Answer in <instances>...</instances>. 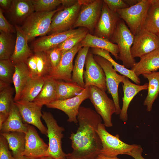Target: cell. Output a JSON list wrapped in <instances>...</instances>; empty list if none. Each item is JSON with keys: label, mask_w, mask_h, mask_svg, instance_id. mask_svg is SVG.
<instances>
[{"label": "cell", "mask_w": 159, "mask_h": 159, "mask_svg": "<svg viewBox=\"0 0 159 159\" xmlns=\"http://www.w3.org/2000/svg\"><path fill=\"white\" fill-rule=\"evenodd\" d=\"M159 38V33L157 34Z\"/></svg>", "instance_id": "obj_52"}, {"label": "cell", "mask_w": 159, "mask_h": 159, "mask_svg": "<svg viewBox=\"0 0 159 159\" xmlns=\"http://www.w3.org/2000/svg\"><path fill=\"white\" fill-rule=\"evenodd\" d=\"M24 122L37 127L43 134L47 135V128L43 124L41 118L42 106L34 102L19 100L14 102Z\"/></svg>", "instance_id": "obj_15"}, {"label": "cell", "mask_w": 159, "mask_h": 159, "mask_svg": "<svg viewBox=\"0 0 159 159\" xmlns=\"http://www.w3.org/2000/svg\"><path fill=\"white\" fill-rule=\"evenodd\" d=\"M85 66L86 69L83 76L85 81V88L93 86L106 91L107 89L104 72L95 61L91 51H89L87 54Z\"/></svg>", "instance_id": "obj_16"}, {"label": "cell", "mask_w": 159, "mask_h": 159, "mask_svg": "<svg viewBox=\"0 0 159 159\" xmlns=\"http://www.w3.org/2000/svg\"><path fill=\"white\" fill-rule=\"evenodd\" d=\"M103 1L109 9L115 12H117L119 10L129 7L124 0H104Z\"/></svg>", "instance_id": "obj_42"}, {"label": "cell", "mask_w": 159, "mask_h": 159, "mask_svg": "<svg viewBox=\"0 0 159 159\" xmlns=\"http://www.w3.org/2000/svg\"><path fill=\"white\" fill-rule=\"evenodd\" d=\"M84 88L72 82H64L57 81L56 100H64L75 97Z\"/></svg>", "instance_id": "obj_33"}, {"label": "cell", "mask_w": 159, "mask_h": 159, "mask_svg": "<svg viewBox=\"0 0 159 159\" xmlns=\"http://www.w3.org/2000/svg\"><path fill=\"white\" fill-rule=\"evenodd\" d=\"M39 159H56L54 158H52L48 157V156H45L44 157H43Z\"/></svg>", "instance_id": "obj_51"}, {"label": "cell", "mask_w": 159, "mask_h": 159, "mask_svg": "<svg viewBox=\"0 0 159 159\" xmlns=\"http://www.w3.org/2000/svg\"><path fill=\"white\" fill-rule=\"evenodd\" d=\"M97 132L102 144L100 154L105 156L115 157L120 154L127 155L136 145L124 142L120 139L117 134L115 136L111 135L107 131L103 123L99 124Z\"/></svg>", "instance_id": "obj_6"}, {"label": "cell", "mask_w": 159, "mask_h": 159, "mask_svg": "<svg viewBox=\"0 0 159 159\" xmlns=\"http://www.w3.org/2000/svg\"><path fill=\"white\" fill-rule=\"evenodd\" d=\"M158 48L159 38L157 35L142 29L134 35L131 54L134 58H140Z\"/></svg>", "instance_id": "obj_13"}, {"label": "cell", "mask_w": 159, "mask_h": 159, "mask_svg": "<svg viewBox=\"0 0 159 159\" xmlns=\"http://www.w3.org/2000/svg\"><path fill=\"white\" fill-rule=\"evenodd\" d=\"M77 119L79 126L75 133L72 132V151L66 154L67 159H95L100 154L101 139L97 131L102 118L91 108L80 106Z\"/></svg>", "instance_id": "obj_1"}, {"label": "cell", "mask_w": 159, "mask_h": 159, "mask_svg": "<svg viewBox=\"0 0 159 159\" xmlns=\"http://www.w3.org/2000/svg\"><path fill=\"white\" fill-rule=\"evenodd\" d=\"M61 4L64 7H68L72 6L77 1L76 0H60Z\"/></svg>", "instance_id": "obj_47"}, {"label": "cell", "mask_w": 159, "mask_h": 159, "mask_svg": "<svg viewBox=\"0 0 159 159\" xmlns=\"http://www.w3.org/2000/svg\"><path fill=\"white\" fill-rule=\"evenodd\" d=\"M57 82L51 77L46 78L41 90L33 102L43 106L56 100Z\"/></svg>", "instance_id": "obj_26"}, {"label": "cell", "mask_w": 159, "mask_h": 159, "mask_svg": "<svg viewBox=\"0 0 159 159\" xmlns=\"http://www.w3.org/2000/svg\"><path fill=\"white\" fill-rule=\"evenodd\" d=\"M15 71L13 77L15 92L14 101L19 100L22 91L29 80L32 78L28 67L25 62L14 65Z\"/></svg>", "instance_id": "obj_25"}, {"label": "cell", "mask_w": 159, "mask_h": 159, "mask_svg": "<svg viewBox=\"0 0 159 159\" xmlns=\"http://www.w3.org/2000/svg\"><path fill=\"white\" fill-rule=\"evenodd\" d=\"M14 27L16 35V43L13 53L10 59L14 65L25 63L27 59L34 54L28 45V40L21 27L17 24H15Z\"/></svg>", "instance_id": "obj_19"}, {"label": "cell", "mask_w": 159, "mask_h": 159, "mask_svg": "<svg viewBox=\"0 0 159 159\" xmlns=\"http://www.w3.org/2000/svg\"><path fill=\"white\" fill-rule=\"evenodd\" d=\"M25 63L28 67L32 78L38 77L37 60L34 54L29 58Z\"/></svg>", "instance_id": "obj_44"}, {"label": "cell", "mask_w": 159, "mask_h": 159, "mask_svg": "<svg viewBox=\"0 0 159 159\" xmlns=\"http://www.w3.org/2000/svg\"><path fill=\"white\" fill-rule=\"evenodd\" d=\"M148 81V94L143 103L148 112L152 109L154 102L159 94V71L142 75Z\"/></svg>", "instance_id": "obj_28"}, {"label": "cell", "mask_w": 159, "mask_h": 159, "mask_svg": "<svg viewBox=\"0 0 159 159\" xmlns=\"http://www.w3.org/2000/svg\"><path fill=\"white\" fill-rule=\"evenodd\" d=\"M81 43L82 47H87L107 51L116 59H119V50L118 45L107 39L88 33Z\"/></svg>", "instance_id": "obj_24"}, {"label": "cell", "mask_w": 159, "mask_h": 159, "mask_svg": "<svg viewBox=\"0 0 159 159\" xmlns=\"http://www.w3.org/2000/svg\"><path fill=\"white\" fill-rule=\"evenodd\" d=\"M15 159H36L34 158L29 157L24 155L21 156L19 158Z\"/></svg>", "instance_id": "obj_50"}, {"label": "cell", "mask_w": 159, "mask_h": 159, "mask_svg": "<svg viewBox=\"0 0 159 159\" xmlns=\"http://www.w3.org/2000/svg\"><path fill=\"white\" fill-rule=\"evenodd\" d=\"M14 71L15 65L10 59L0 60V81L10 85Z\"/></svg>", "instance_id": "obj_37"}, {"label": "cell", "mask_w": 159, "mask_h": 159, "mask_svg": "<svg viewBox=\"0 0 159 159\" xmlns=\"http://www.w3.org/2000/svg\"><path fill=\"white\" fill-rule=\"evenodd\" d=\"M89 87H87L75 97L64 100L54 101L46 106L48 108L62 111L67 115L68 122L77 124L78 123L77 116L80 105L84 101L89 98Z\"/></svg>", "instance_id": "obj_10"}, {"label": "cell", "mask_w": 159, "mask_h": 159, "mask_svg": "<svg viewBox=\"0 0 159 159\" xmlns=\"http://www.w3.org/2000/svg\"><path fill=\"white\" fill-rule=\"evenodd\" d=\"M42 117L47 126V135L49 141L46 156L56 159H67L66 154L63 151L62 147V132L64 128L58 125L50 112L43 111Z\"/></svg>", "instance_id": "obj_4"}, {"label": "cell", "mask_w": 159, "mask_h": 159, "mask_svg": "<svg viewBox=\"0 0 159 159\" xmlns=\"http://www.w3.org/2000/svg\"><path fill=\"white\" fill-rule=\"evenodd\" d=\"M34 54L37 60L38 77L46 78L50 77L53 70L45 52H36Z\"/></svg>", "instance_id": "obj_36"}, {"label": "cell", "mask_w": 159, "mask_h": 159, "mask_svg": "<svg viewBox=\"0 0 159 159\" xmlns=\"http://www.w3.org/2000/svg\"><path fill=\"white\" fill-rule=\"evenodd\" d=\"M124 1L130 7L137 4L140 0H124Z\"/></svg>", "instance_id": "obj_49"}, {"label": "cell", "mask_w": 159, "mask_h": 159, "mask_svg": "<svg viewBox=\"0 0 159 159\" xmlns=\"http://www.w3.org/2000/svg\"><path fill=\"white\" fill-rule=\"evenodd\" d=\"M103 3V0H94L90 4L81 5L72 29L84 28L93 34L101 14Z\"/></svg>", "instance_id": "obj_9"}, {"label": "cell", "mask_w": 159, "mask_h": 159, "mask_svg": "<svg viewBox=\"0 0 159 159\" xmlns=\"http://www.w3.org/2000/svg\"><path fill=\"white\" fill-rule=\"evenodd\" d=\"M12 0H0V6L3 11H8L10 9Z\"/></svg>", "instance_id": "obj_46"}, {"label": "cell", "mask_w": 159, "mask_h": 159, "mask_svg": "<svg viewBox=\"0 0 159 159\" xmlns=\"http://www.w3.org/2000/svg\"><path fill=\"white\" fill-rule=\"evenodd\" d=\"M122 87L123 97L122 98V105L119 114L120 119L125 122L128 120L127 110L131 101L135 96L141 91L148 89V83L142 85L133 83L125 77L122 82Z\"/></svg>", "instance_id": "obj_20"}, {"label": "cell", "mask_w": 159, "mask_h": 159, "mask_svg": "<svg viewBox=\"0 0 159 159\" xmlns=\"http://www.w3.org/2000/svg\"><path fill=\"white\" fill-rule=\"evenodd\" d=\"M46 78H31L26 83L21 93L20 100L33 102L43 87Z\"/></svg>", "instance_id": "obj_32"}, {"label": "cell", "mask_w": 159, "mask_h": 159, "mask_svg": "<svg viewBox=\"0 0 159 159\" xmlns=\"http://www.w3.org/2000/svg\"><path fill=\"white\" fill-rule=\"evenodd\" d=\"M64 8L62 6L52 11L34 12L28 16L21 27L28 41L38 36H44L49 32L52 19L58 11Z\"/></svg>", "instance_id": "obj_2"}, {"label": "cell", "mask_w": 159, "mask_h": 159, "mask_svg": "<svg viewBox=\"0 0 159 159\" xmlns=\"http://www.w3.org/2000/svg\"><path fill=\"white\" fill-rule=\"evenodd\" d=\"M48 145L40 137L33 126L28 125L25 133V150L23 155L36 159L46 156Z\"/></svg>", "instance_id": "obj_17"}, {"label": "cell", "mask_w": 159, "mask_h": 159, "mask_svg": "<svg viewBox=\"0 0 159 159\" xmlns=\"http://www.w3.org/2000/svg\"><path fill=\"white\" fill-rule=\"evenodd\" d=\"M87 31L88 30L85 28L80 27L42 36L32 43L33 51L34 53L46 51L57 47L67 39L80 34Z\"/></svg>", "instance_id": "obj_12"}, {"label": "cell", "mask_w": 159, "mask_h": 159, "mask_svg": "<svg viewBox=\"0 0 159 159\" xmlns=\"http://www.w3.org/2000/svg\"><path fill=\"white\" fill-rule=\"evenodd\" d=\"M12 33L1 32L0 34V60L10 59L15 48Z\"/></svg>", "instance_id": "obj_34"}, {"label": "cell", "mask_w": 159, "mask_h": 159, "mask_svg": "<svg viewBox=\"0 0 159 159\" xmlns=\"http://www.w3.org/2000/svg\"><path fill=\"white\" fill-rule=\"evenodd\" d=\"M151 0H140L136 4L117 12L135 35L143 28Z\"/></svg>", "instance_id": "obj_5"}, {"label": "cell", "mask_w": 159, "mask_h": 159, "mask_svg": "<svg viewBox=\"0 0 159 159\" xmlns=\"http://www.w3.org/2000/svg\"><path fill=\"white\" fill-rule=\"evenodd\" d=\"M13 89L10 85L0 91V120L5 121L10 112L13 102Z\"/></svg>", "instance_id": "obj_35"}, {"label": "cell", "mask_w": 159, "mask_h": 159, "mask_svg": "<svg viewBox=\"0 0 159 159\" xmlns=\"http://www.w3.org/2000/svg\"><path fill=\"white\" fill-rule=\"evenodd\" d=\"M7 141L2 135H0V159H15L9 150Z\"/></svg>", "instance_id": "obj_41"}, {"label": "cell", "mask_w": 159, "mask_h": 159, "mask_svg": "<svg viewBox=\"0 0 159 159\" xmlns=\"http://www.w3.org/2000/svg\"><path fill=\"white\" fill-rule=\"evenodd\" d=\"M88 31L80 34L70 37L59 44L57 47L63 53L73 48L81 42L88 33Z\"/></svg>", "instance_id": "obj_39"}, {"label": "cell", "mask_w": 159, "mask_h": 159, "mask_svg": "<svg viewBox=\"0 0 159 159\" xmlns=\"http://www.w3.org/2000/svg\"><path fill=\"white\" fill-rule=\"evenodd\" d=\"M6 139L9 149L15 158L23 156L25 150V133L14 132L0 133Z\"/></svg>", "instance_id": "obj_27"}, {"label": "cell", "mask_w": 159, "mask_h": 159, "mask_svg": "<svg viewBox=\"0 0 159 159\" xmlns=\"http://www.w3.org/2000/svg\"><path fill=\"white\" fill-rule=\"evenodd\" d=\"M45 52L50 62L53 72L59 64L63 53L58 47L45 51Z\"/></svg>", "instance_id": "obj_40"}, {"label": "cell", "mask_w": 159, "mask_h": 159, "mask_svg": "<svg viewBox=\"0 0 159 159\" xmlns=\"http://www.w3.org/2000/svg\"><path fill=\"white\" fill-rule=\"evenodd\" d=\"M89 99L96 112L101 117L106 127H112V115L115 113L114 102L107 95L105 91L93 86H89Z\"/></svg>", "instance_id": "obj_7"}, {"label": "cell", "mask_w": 159, "mask_h": 159, "mask_svg": "<svg viewBox=\"0 0 159 159\" xmlns=\"http://www.w3.org/2000/svg\"><path fill=\"white\" fill-rule=\"evenodd\" d=\"M143 29L156 34L159 33V0H151Z\"/></svg>", "instance_id": "obj_31"}, {"label": "cell", "mask_w": 159, "mask_h": 159, "mask_svg": "<svg viewBox=\"0 0 159 159\" xmlns=\"http://www.w3.org/2000/svg\"><path fill=\"white\" fill-rule=\"evenodd\" d=\"M159 69V48L140 58L131 69L138 77L141 75L156 72Z\"/></svg>", "instance_id": "obj_22"}, {"label": "cell", "mask_w": 159, "mask_h": 159, "mask_svg": "<svg viewBox=\"0 0 159 159\" xmlns=\"http://www.w3.org/2000/svg\"><path fill=\"white\" fill-rule=\"evenodd\" d=\"M81 5L78 1L72 6L64 7L52 17L49 34L72 29L80 12Z\"/></svg>", "instance_id": "obj_11"}, {"label": "cell", "mask_w": 159, "mask_h": 159, "mask_svg": "<svg viewBox=\"0 0 159 159\" xmlns=\"http://www.w3.org/2000/svg\"><path fill=\"white\" fill-rule=\"evenodd\" d=\"M82 47L80 42L71 49L63 53L59 64L50 77L56 80H62L67 82H72L73 59Z\"/></svg>", "instance_id": "obj_18"}, {"label": "cell", "mask_w": 159, "mask_h": 159, "mask_svg": "<svg viewBox=\"0 0 159 159\" xmlns=\"http://www.w3.org/2000/svg\"><path fill=\"white\" fill-rule=\"evenodd\" d=\"M28 125L24 122L14 101L7 118L0 127V133L17 132L26 133Z\"/></svg>", "instance_id": "obj_21"}, {"label": "cell", "mask_w": 159, "mask_h": 159, "mask_svg": "<svg viewBox=\"0 0 159 159\" xmlns=\"http://www.w3.org/2000/svg\"><path fill=\"white\" fill-rule=\"evenodd\" d=\"M94 58L104 72L107 90L111 95L114 102L116 109L115 114L119 115L121 108L119 104L118 89L120 84L122 82L125 76L118 74L111 63L106 59L97 55H94Z\"/></svg>", "instance_id": "obj_8"}, {"label": "cell", "mask_w": 159, "mask_h": 159, "mask_svg": "<svg viewBox=\"0 0 159 159\" xmlns=\"http://www.w3.org/2000/svg\"><path fill=\"white\" fill-rule=\"evenodd\" d=\"M143 151L141 145L136 144L134 148L126 155L132 157L134 159H145L142 156Z\"/></svg>", "instance_id": "obj_45"}, {"label": "cell", "mask_w": 159, "mask_h": 159, "mask_svg": "<svg viewBox=\"0 0 159 159\" xmlns=\"http://www.w3.org/2000/svg\"><path fill=\"white\" fill-rule=\"evenodd\" d=\"M134 38L125 22L121 19L117 24L111 42L116 43L119 50V59L123 65L128 69L131 68L136 63L131 54V48Z\"/></svg>", "instance_id": "obj_3"}, {"label": "cell", "mask_w": 159, "mask_h": 159, "mask_svg": "<svg viewBox=\"0 0 159 159\" xmlns=\"http://www.w3.org/2000/svg\"><path fill=\"white\" fill-rule=\"evenodd\" d=\"M34 11L32 0H12L11 7L7 12L15 24L24 22Z\"/></svg>", "instance_id": "obj_23"}, {"label": "cell", "mask_w": 159, "mask_h": 159, "mask_svg": "<svg viewBox=\"0 0 159 159\" xmlns=\"http://www.w3.org/2000/svg\"><path fill=\"white\" fill-rule=\"evenodd\" d=\"M35 12H45L54 10L60 4V0H32Z\"/></svg>", "instance_id": "obj_38"}, {"label": "cell", "mask_w": 159, "mask_h": 159, "mask_svg": "<svg viewBox=\"0 0 159 159\" xmlns=\"http://www.w3.org/2000/svg\"><path fill=\"white\" fill-rule=\"evenodd\" d=\"M91 52L95 55L102 57L110 62L112 65L116 72L127 77L134 82L135 84L139 85L140 83V79L137 77L134 71L125 67L123 65L118 64L111 57L110 52L106 50L95 48H91Z\"/></svg>", "instance_id": "obj_30"}, {"label": "cell", "mask_w": 159, "mask_h": 159, "mask_svg": "<svg viewBox=\"0 0 159 159\" xmlns=\"http://www.w3.org/2000/svg\"><path fill=\"white\" fill-rule=\"evenodd\" d=\"M89 48V47H85L79 50L75 60L72 74V82L76 83L84 88H85L84 68Z\"/></svg>", "instance_id": "obj_29"}, {"label": "cell", "mask_w": 159, "mask_h": 159, "mask_svg": "<svg viewBox=\"0 0 159 159\" xmlns=\"http://www.w3.org/2000/svg\"><path fill=\"white\" fill-rule=\"evenodd\" d=\"M3 10L0 9V32L13 33L16 32L15 27L9 23L4 17Z\"/></svg>", "instance_id": "obj_43"}, {"label": "cell", "mask_w": 159, "mask_h": 159, "mask_svg": "<svg viewBox=\"0 0 159 159\" xmlns=\"http://www.w3.org/2000/svg\"><path fill=\"white\" fill-rule=\"evenodd\" d=\"M95 159H120L117 157H110L105 156L101 154L99 155Z\"/></svg>", "instance_id": "obj_48"}, {"label": "cell", "mask_w": 159, "mask_h": 159, "mask_svg": "<svg viewBox=\"0 0 159 159\" xmlns=\"http://www.w3.org/2000/svg\"><path fill=\"white\" fill-rule=\"evenodd\" d=\"M120 19L117 12L110 10L103 1L101 14L93 35L111 41Z\"/></svg>", "instance_id": "obj_14"}]
</instances>
